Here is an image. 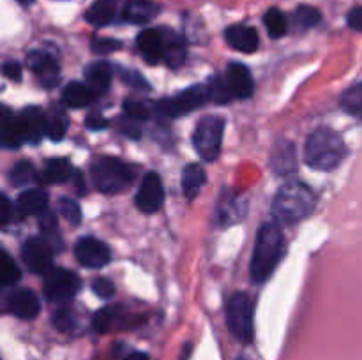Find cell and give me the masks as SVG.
I'll return each instance as SVG.
<instances>
[{"label": "cell", "mask_w": 362, "mask_h": 360, "mask_svg": "<svg viewBox=\"0 0 362 360\" xmlns=\"http://www.w3.org/2000/svg\"><path fill=\"white\" fill-rule=\"evenodd\" d=\"M346 145L336 131L318 127L310 134L304 147V161L318 172H331L346 155Z\"/></svg>", "instance_id": "cell-1"}, {"label": "cell", "mask_w": 362, "mask_h": 360, "mask_svg": "<svg viewBox=\"0 0 362 360\" xmlns=\"http://www.w3.org/2000/svg\"><path fill=\"white\" fill-rule=\"evenodd\" d=\"M315 205H317V198H315L313 191L303 182H286L281 189L276 193L274 200H272V217L278 222H285V224H293L313 212Z\"/></svg>", "instance_id": "cell-2"}, {"label": "cell", "mask_w": 362, "mask_h": 360, "mask_svg": "<svg viewBox=\"0 0 362 360\" xmlns=\"http://www.w3.org/2000/svg\"><path fill=\"white\" fill-rule=\"evenodd\" d=\"M283 233L274 222H265L260 226L255 242L253 258H251V279L255 282H264L278 267L283 256Z\"/></svg>", "instance_id": "cell-3"}, {"label": "cell", "mask_w": 362, "mask_h": 360, "mask_svg": "<svg viewBox=\"0 0 362 360\" xmlns=\"http://www.w3.org/2000/svg\"><path fill=\"white\" fill-rule=\"evenodd\" d=\"M92 182L95 189L105 194H119L134 180V169L119 157H99L90 166Z\"/></svg>", "instance_id": "cell-4"}, {"label": "cell", "mask_w": 362, "mask_h": 360, "mask_svg": "<svg viewBox=\"0 0 362 360\" xmlns=\"http://www.w3.org/2000/svg\"><path fill=\"white\" fill-rule=\"evenodd\" d=\"M226 323L235 339L247 344L253 341V302L247 293H233L226 307Z\"/></svg>", "instance_id": "cell-5"}, {"label": "cell", "mask_w": 362, "mask_h": 360, "mask_svg": "<svg viewBox=\"0 0 362 360\" xmlns=\"http://www.w3.org/2000/svg\"><path fill=\"white\" fill-rule=\"evenodd\" d=\"M223 131H225V120L221 116L207 115L202 116L193 133L194 150L198 152L204 161H214L221 152Z\"/></svg>", "instance_id": "cell-6"}, {"label": "cell", "mask_w": 362, "mask_h": 360, "mask_svg": "<svg viewBox=\"0 0 362 360\" xmlns=\"http://www.w3.org/2000/svg\"><path fill=\"white\" fill-rule=\"evenodd\" d=\"M207 99H209L207 87L193 85V87L179 92L175 97L159 99L154 106L156 109H158V113H161V115L170 116V119H177V116L187 115V113L200 108L202 104L207 102Z\"/></svg>", "instance_id": "cell-7"}, {"label": "cell", "mask_w": 362, "mask_h": 360, "mask_svg": "<svg viewBox=\"0 0 362 360\" xmlns=\"http://www.w3.org/2000/svg\"><path fill=\"white\" fill-rule=\"evenodd\" d=\"M80 286V277L74 272L52 268L45 279V295L49 302H67L76 295Z\"/></svg>", "instance_id": "cell-8"}, {"label": "cell", "mask_w": 362, "mask_h": 360, "mask_svg": "<svg viewBox=\"0 0 362 360\" xmlns=\"http://www.w3.org/2000/svg\"><path fill=\"white\" fill-rule=\"evenodd\" d=\"M21 260L34 274H48L53 268V249L45 239H28L21 247Z\"/></svg>", "instance_id": "cell-9"}, {"label": "cell", "mask_w": 362, "mask_h": 360, "mask_svg": "<svg viewBox=\"0 0 362 360\" xmlns=\"http://www.w3.org/2000/svg\"><path fill=\"white\" fill-rule=\"evenodd\" d=\"M134 201H136V207L145 214H154L163 207V203H165V189H163L161 176L158 173L148 172L144 176Z\"/></svg>", "instance_id": "cell-10"}, {"label": "cell", "mask_w": 362, "mask_h": 360, "mask_svg": "<svg viewBox=\"0 0 362 360\" xmlns=\"http://www.w3.org/2000/svg\"><path fill=\"white\" fill-rule=\"evenodd\" d=\"M74 256L80 261V265L87 268H101L112 260L110 247L94 236H83L78 240L74 246Z\"/></svg>", "instance_id": "cell-11"}, {"label": "cell", "mask_w": 362, "mask_h": 360, "mask_svg": "<svg viewBox=\"0 0 362 360\" xmlns=\"http://www.w3.org/2000/svg\"><path fill=\"white\" fill-rule=\"evenodd\" d=\"M6 309L7 313L14 314L16 318H21V320H32V318L39 314L41 304H39L37 295L32 289L20 288L7 295Z\"/></svg>", "instance_id": "cell-12"}, {"label": "cell", "mask_w": 362, "mask_h": 360, "mask_svg": "<svg viewBox=\"0 0 362 360\" xmlns=\"http://www.w3.org/2000/svg\"><path fill=\"white\" fill-rule=\"evenodd\" d=\"M138 49L147 64H159L165 59V30L161 28H145L138 34Z\"/></svg>", "instance_id": "cell-13"}, {"label": "cell", "mask_w": 362, "mask_h": 360, "mask_svg": "<svg viewBox=\"0 0 362 360\" xmlns=\"http://www.w3.org/2000/svg\"><path fill=\"white\" fill-rule=\"evenodd\" d=\"M28 66L39 78L42 87L52 88L59 83V64L52 53L46 52H32L28 55Z\"/></svg>", "instance_id": "cell-14"}, {"label": "cell", "mask_w": 362, "mask_h": 360, "mask_svg": "<svg viewBox=\"0 0 362 360\" xmlns=\"http://www.w3.org/2000/svg\"><path fill=\"white\" fill-rule=\"evenodd\" d=\"M226 81L232 90V95L237 99H247L251 97L255 90V81L251 76L250 69L244 64L232 62L226 69Z\"/></svg>", "instance_id": "cell-15"}, {"label": "cell", "mask_w": 362, "mask_h": 360, "mask_svg": "<svg viewBox=\"0 0 362 360\" xmlns=\"http://www.w3.org/2000/svg\"><path fill=\"white\" fill-rule=\"evenodd\" d=\"M271 168L278 175H292L297 169V154L292 141L279 140L271 152Z\"/></svg>", "instance_id": "cell-16"}, {"label": "cell", "mask_w": 362, "mask_h": 360, "mask_svg": "<svg viewBox=\"0 0 362 360\" xmlns=\"http://www.w3.org/2000/svg\"><path fill=\"white\" fill-rule=\"evenodd\" d=\"M225 39L233 49L253 53L258 49V32L247 25H232L225 30Z\"/></svg>", "instance_id": "cell-17"}, {"label": "cell", "mask_w": 362, "mask_h": 360, "mask_svg": "<svg viewBox=\"0 0 362 360\" xmlns=\"http://www.w3.org/2000/svg\"><path fill=\"white\" fill-rule=\"evenodd\" d=\"M21 129H23L25 141L28 143H37L46 134V113H42L39 108H27L20 115Z\"/></svg>", "instance_id": "cell-18"}, {"label": "cell", "mask_w": 362, "mask_h": 360, "mask_svg": "<svg viewBox=\"0 0 362 360\" xmlns=\"http://www.w3.org/2000/svg\"><path fill=\"white\" fill-rule=\"evenodd\" d=\"M158 14L159 6L158 4L151 2V0H129V2L124 6L122 11L124 20L134 25L148 23V21L154 20Z\"/></svg>", "instance_id": "cell-19"}, {"label": "cell", "mask_w": 362, "mask_h": 360, "mask_svg": "<svg viewBox=\"0 0 362 360\" xmlns=\"http://www.w3.org/2000/svg\"><path fill=\"white\" fill-rule=\"evenodd\" d=\"M186 60V41L180 34L173 30H165V59L163 62L170 69H177Z\"/></svg>", "instance_id": "cell-20"}, {"label": "cell", "mask_w": 362, "mask_h": 360, "mask_svg": "<svg viewBox=\"0 0 362 360\" xmlns=\"http://www.w3.org/2000/svg\"><path fill=\"white\" fill-rule=\"evenodd\" d=\"M18 210L21 215H42L48 210V194L42 189L23 191L18 198Z\"/></svg>", "instance_id": "cell-21"}, {"label": "cell", "mask_w": 362, "mask_h": 360, "mask_svg": "<svg viewBox=\"0 0 362 360\" xmlns=\"http://www.w3.org/2000/svg\"><path fill=\"white\" fill-rule=\"evenodd\" d=\"M87 85L95 94H105L112 85V67L108 62H94L85 69Z\"/></svg>", "instance_id": "cell-22"}, {"label": "cell", "mask_w": 362, "mask_h": 360, "mask_svg": "<svg viewBox=\"0 0 362 360\" xmlns=\"http://www.w3.org/2000/svg\"><path fill=\"white\" fill-rule=\"evenodd\" d=\"M25 141L20 116H14L7 108L2 109V145L6 148H18Z\"/></svg>", "instance_id": "cell-23"}, {"label": "cell", "mask_w": 362, "mask_h": 360, "mask_svg": "<svg viewBox=\"0 0 362 360\" xmlns=\"http://www.w3.org/2000/svg\"><path fill=\"white\" fill-rule=\"evenodd\" d=\"M95 99V92L88 85L80 83V81H71L62 92L64 104L69 108H85Z\"/></svg>", "instance_id": "cell-24"}, {"label": "cell", "mask_w": 362, "mask_h": 360, "mask_svg": "<svg viewBox=\"0 0 362 360\" xmlns=\"http://www.w3.org/2000/svg\"><path fill=\"white\" fill-rule=\"evenodd\" d=\"M117 13V0H95L85 13V20L92 27H106L113 21Z\"/></svg>", "instance_id": "cell-25"}, {"label": "cell", "mask_w": 362, "mask_h": 360, "mask_svg": "<svg viewBox=\"0 0 362 360\" xmlns=\"http://www.w3.org/2000/svg\"><path fill=\"white\" fill-rule=\"evenodd\" d=\"M71 173H73L71 162L64 157H55L46 161L39 179L45 184H64L66 180H69Z\"/></svg>", "instance_id": "cell-26"}, {"label": "cell", "mask_w": 362, "mask_h": 360, "mask_svg": "<svg viewBox=\"0 0 362 360\" xmlns=\"http://www.w3.org/2000/svg\"><path fill=\"white\" fill-rule=\"evenodd\" d=\"M205 180H207V175H205V169L200 164L193 162V164L186 166L182 173V191L187 200H193V198L198 196Z\"/></svg>", "instance_id": "cell-27"}, {"label": "cell", "mask_w": 362, "mask_h": 360, "mask_svg": "<svg viewBox=\"0 0 362 360\" xmlns=\"http://www.w3.org/2000/svg\"><path fill=\"white\" fill-rule=\"evenodd\" d=\"M37 180V172H35L34 164L30 161H18L16 164L11 168L9 172V182L14 187L28 186L30 182Z\"/></svg>", "instance_id": "cell-28"}, {"label": "cell", "mask_w": 362, "mask_h": 360, "mask_svg": "<svg viewBox=\"0 0 362 360\" xmlns=\"http://www.w3.org/2000/svg\"><path fill=\"white\" fill-rule=\"evenodd\" d=\"M41 233L42 239L52 246V249H62V239H60L59 222L53 212L46 210L41 217Z\"/></svg>", "instance_id": "cell-29"}, {"label": "cell", "mask_w": 362, "mask_h": 360, "mask_svg": "<svg viewBox=\"0 0 362 360\" xmlns=\"http://www.w3.org/2000/svg\"><path fill=\"white\" fill-rule=\"evenodd\" d=\"M120 307H105V309L98 311L92 318V328L98 334H105V332L112 330L113 327H117V323L120 321Z\"/></svg>", "instance_id": "cell-30"}, {"label": "cell", "mask_w": 362, "mask_h": 360, "mask_svg": "<svg viewBox=\"0 0 362 360\" xmlns=\"http://www.w3.org/2000/svg\"><path fill=\"white\" fill-rule=\"evenodd\" d=\"M67 126H69V120H67L66 113L60 109L46 115V136L52 141L62 140L67 133Z\"/></svg>", "instance_id": "cell-31"}, {"label": "cell", "mask_w": 362, "mask_h": 360, "mask_svg": "<svg viewBox=\"0 0 362 360\" xmlns=\"http://www.w3.org/2000/svg\"><path fill=\"white\" fill-rule=\"evenodd\" d=\"M264 25L267 28L269 35L274 39L283 37L288 30V20H286L285 14L278 9V7H271V9L265 13L264 16Z\"/></svg>", "instance_id": "cell-32"}, {"label": "cell", "mask_w": 362, "mask_h": 360, "mask_svg": "<svg viewBox=\"0 0 362 360\" xmlns=\"http://www.w3.org/2000/svg\"><path fill=\"white\" fill-rule=\"evenodd\" d=\"M341 108L349 115L362 120V81L350 87L345 94L341 95Z\"/></svg>", "instance_id": "cell-33"}, {"label": "cell", "mask_w": 362, "mask_h": 360, "mask_svg": "<svg viewBox=\"0 0 362 360\" xmlns=\"http://www.w3.org/2000/svg\"><path fill=\"white\" fill-rule=\"evenodd\" d=\"M21 277V272L18 265L14 263L13 258L7 251L0 253V282L2 286H14Z\"/></svg>", "instance_id": "cell-34"}, {"label": "cell", "mask_w": 362, "mask_h": 360, "mask_svg": "<svg viewBox=\"0 0 362 360\" xmlns=\"http://www.w3.org/2000/svg\"><path fill=\"white\" fill-rule=\"evenodd\" d=\"M207 90H209V99H212V101L218 102V104H226V102L233 97L226 78L219 76V74H216L214 78H211Z\"/></svg>", "instance_id": "cell-35"}, {"label": "cell", "mask_w": 362, "mask_h": 360, "mask_svg": "<svg viewBox=\"0 0 362 360\" xmlns=\"http://www.w3.org/2000/svg\"><path fill=\"white\" fill-rule=\"evenodd\" d=\"M293 20H296V25L300 28V30H308V28L320 23L322 14L317 7L299 6L296 9V13H293Z\"/></svg>", "instance_id": "cell-36"}, {"label": "cell", "mask_w": 362, "mask_h": 360, "mask_svg": "<svg viewBox=\"0 0 362 360\" xmlns=\"http://www.w3.org/2000/svg\"><path fill=\"white\" fill-rule=\"evenodd\" d=\"M240 215L239 203L232 196H223L221 205L218 207V219L223 224H232V221H237Z\"/></svg>", "instance_id": "cell-37"}, {"label": "cell", "mask_w": 362, "mask_h": 360, "mask_svg": "<svg viewBox=\"0 0 362 360\" xmlns=\"http://www.w3.org/2000/svg\"><path fill=\"white\" fill-rule=\"evenodd\" d=\"M52 321H53V327H55L57 330L67 332V334L76 328V318H74L73 311L66 309V307H62V309H57L55 313H53Z\"/></svg>", "instance_id": "cell-38"}, {"label": "cell", "mask_w": 362, "mask_h": 360, "mask_svg": "<svg viewBox=\"0 0 362 360\" xmlns=\"http://www.w3.org/2000/svg\"><path fill=\"white\" fill-rule=\"evenodd\" d=\"M57 208H59L62 217H66L67 221L73 222V224H80L81 208L76 201L71 200V198H60L59 203H57Z\"/></svg>", "instance_id": "cell-39"}, {"label": "cell", "mask_w": 362, "mask_h": 360, "mask_svg": "<svg viewBox=\"0 0 362 360\" xmlns=\"http://www.w3.org/2000/svg\"><path fill=\"white\" fill-rule=\"evenodd\" d=\"M122 108H124V115L129 116V119H133V120H136V122L147 120L148 115H151L147 109V106H145L144 102L133 101V99H129V101L124 102Z\"/></svg>", "instance_id": "cell-40"}, {"label": "cell", "mask_w": 362, "mask_h": 360, "mask_svg": "<svg viewBox=\"0 0 362 360\" xmlns=\"http://www.w3.org/2000/svg\"><path fill=\"white\" fill-rule=\"evenodd\" d=\"M120 78H122L124 83L136 88V90H148V88H151V85H148L147 81H145V78L141 76L140 73H136V71L122 69L120 71Z\"/></svg>", "instance_id": "cell-41"}, {"label": "cell", "mask_w": 362, "mask_h": 360, "mask_svg": "<svg viewBox=\"0 0 362 360\" xmlns=\"http://www.w3.org/2000/svg\"><path fill=\"white\" fill-rule=\"evenodd\" d=\"M120 46L122 44H120L119 41H115V39H110V37H94L90 42L92 52L103 53V55L115 52V49H119Z\"/></svg>", "instance_id": "cell-42"}, {"label": "cell", "mask_w": 362, "mask_h": 360, "mask_svg": "<svg viewBox=\"0 0 362 360\" xmlns=\"http://www.w3.org/2000/svg\"><path fill=\"white\" fill-rule=\"evenodd\" d=\"M92 289L99 299H112L115 295V284L106 277H98L92 282Z\"/></svg>", "instance_id": "cell-43"}, {"label": "cell", "mask_w": 362, "mask_h": 360, "mask_svg": "<svg viewBox=\"0 0 362 360\" xmlns=\"http://www.w3.org/2000/svg\"><path fill=\"white\" fill-rule=\"evenodd\" d=\"M117 127H119V131L122 134H126L127 138H131V140H138L141 134L140 127H138L136 120L129 119V116H122V119L117 120Z\"/></svg>", "instance_id": "cell-44"}, {"label": "cell", "mask_w": 362, "mask_h": 360, "mask_svg": "<svg viewBox=\"0 0 362 360\" xmlns=\"http://www.w3.org/2000/svg\"><path fill=\"white\" fill-rule=\"evenodd\" d=\"M2 73L4 76L9 78V80L13 81L21 80V66L18 62H14V60H7V62H4Z\"/></svg>", "instance_id": "cell-45"}, {"label": "cell", "mask_w": 362, "mask_h": 360, "mask_svg": "<svg viewBox=\"0 0 362 360\" xmlns=\"http://www.w3.org/2000/svg\"><path fill=\"white\" fill-rule=\"evenodd\" d=\"M346 23H349V27L352 28V30L362 32V6L350 9L349 16H346Z\"/></svg>", "instance_id": "cell-46"}, {"label": "cell", "mask_w": 362, "mask_h": 360, "mask_svg": "<svg viewBox=\"0 0 362 360\" xmlns=\"http://www.w3.org/2000/svg\"><path fill=\"white\" fill-rule=\"evenodd\" d=\"M85 124H87V127H90V129L98 131V129H105V127L108 126V120L103 119L99 113H90V115L87 116V120H85Z\"/></svg>", "instance_id": "cell-47"}, {"label": "cell", "mask_w": 362, "mask_h": 360, "mask_svg": "<svg viewBox=\"0 0 362 360\" xmlns=\"http://www.w3.org/2000/svg\"><path fill=\"white\" fill-rule=\"evenodd\" d=\"M11 217H13V205H11L9 198H7L6 194H2V217H0V222H2L4 226L9 224Z\"/></svg>", "instance_id": "cell-48"}, {"label": "cell", "mask_w": 362, "mask_h": 360, "mask_svg": "<svg viewBox=\"0 0 362 360\" xmlns=\"http://www.w3.org/2000/svg\"><path fill=\"white\" fill-rule=\"evenodd\" d=\"M126 360H151V359H148V355H145V353L134 352V353H131Z\"/></svg>", "instance_id": "cell-49"}, {"label": "cell", "mask_w": 362, "mask_h": 360, "mask_svg": "<svg viewBox=\"0 0 362 360\" xmlns=\"http://www.w3.org/2000/svg\"><path fill=\"white\" fill-rule=\"evenodd\" d=\"M76 186H78V191H80V194H85V187L81 186V175H80V173H76Z\"/></svg>", "instance_id": "cell-50"}, {"label": "cell", "mask_w": 362, "mask_h": 360, "mask_svg": "<svg viewBox=\"0 0 362 360\" xmlns=\"http://www.w3.org/2000/svg\"><path fill=\"white\" fill-rule=\"evenodd\" d=\"M16 2H20L21 6H30V4H34V0H16Z\"/></svg>", "instance_id": "cell-51"}, {"label": "cell", "mask_w": 362, "mask_h": 360, "mask_svg": "<svg viewBox=\"0 0 362 360\" xmlns=\"http://www.w3.org/2000/svg\"><path fill=\"white\" fill-rule=\"evenodd\" d=\"M239 360H250V359H246V356H240V359Z\"/></svg>", "instance_id": "cell-52"}]
</instances>
